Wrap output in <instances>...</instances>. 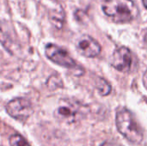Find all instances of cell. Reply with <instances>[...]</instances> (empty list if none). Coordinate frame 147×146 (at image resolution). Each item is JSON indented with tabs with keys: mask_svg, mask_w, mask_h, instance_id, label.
Segmentation results:
<instances>
[{
	"mask_svg": "<svg viewBox=\"0 0 147 146\" xmlns=\"http://www.w3.org/2000/svg\"><path fill=\"white\" fill-rule=\"evenodd\" d=\"M96 89L99 92V94L102 96H109L111 93V86L110 84L103 78L99 77L96 82Z\"/></svg>",
	"mask_w": 147,
	"mask_h": 146,
	"instance_id": "obj_9",
	"label": "cell"
},
{
	"mask_svg": "<svg viewBox=\"0 0 147 146\" xmlns=\"http://www.w3.org/2000/svg\"><path fill=\"white\" fill-rule=\"evenodd\" d=\"M134 64V56L132 52L126 46H121L117 48L112 56L111 65L119 71L127 72L129 71Z\"/></svg>",
	"mask_w": 147,
	"mask_h": 146,
	"instance_id": "obj_6",
	"label": "cell"
},
{
	"mask_svg": "<svg viewBox=\"0 0 147 146\" xmlns=\"http://www.w3.org/2000/svg\"><path fill=\"white\" fill-rule=\"evenodd\" d=\"M102 8L106 15L118 23L129 22L140 14L139 8L133 0H104Z\"/></svg>",
	"mask_w": 147,
	"mask_h": 146,
	"instance_id": "obj_1",
	"label": "cell"
},
{
	"mask_svg": "<svg viewBox=\"0 0 147 146\" xmlns=\"http://www.w3.org/2000/svg\"><path fill=\"white\" fill-rule=\"evenodd\" d=\"M145 43L147 45V33L146 34V36H145Z\"/></svg>",
	"mask_w": 147,
	"mask_h": 146,
	"instance_id": "obj_14",
	"label": "cell"
},
{
	"mask_svg": "<svg viewBox=\"0 0 147 146\" xmlns=\"http://www.w3.org/2000/svg\"><path fill=\"white\" fill-rule=\"evenodd\" d=\"M7 113L17 120H26L33 114L31 102L26 98H16L6 106Z\"/></svg>",
	"mask_w": 147,
	"mask_h": 146,
	"instance_id": "obj_5",
	"label": "cell"
},
{
	"mask_svg": "<svg viewBox=\"0 0 147 146\" xmlns=\"http://www.w3.org/2000/svg\"><path fill=\"white\" fill-rule=\"evenodd\" d=\"M83 110L80 104L73 100L63 99L54 112L55 118L63 123L72 124L77 122L82 116Z\"/></svg>",
	"mask_w": 147,
	"mask_h": 146,
	"instance_id": "obj_3",
	"label": "cell"
},
{
	"mask_svg": "<svg viewBox=\"0 0 147 146\" xmlns=\"http://www.w3.org/2000/svg\"><path fill=\"white\" fill-rule=\"evenodd\" d=\"M143 3H144V6L147 9V0H143Z\"/></svg>",
	"mask_w": 147,
	"mask_h": 146,
	"instance_id": "obj_13",
	"label": "cell"
},
{
	"mask_svg": "<svg viewBox=\"0 0 147 146\" xmlns=\"http://www.w3.org/2000/svg\"><path fill=\"white\" fill-rule=\"evenodd\" d=\"M0 43L10 54H14L19 47L13 30L3 22H0Z\"/></svg>",
	"mask_w": 147,
	"mask_h": 146,
	"instance_id": "obj_8",
	"label": "cell"
},
{
	"mask_svg": "<svg viewBox=\"0 0 147 146\" xmlns=\"http://www.w3.org/2000/svg\"><path fill=\"white\" fill-rule=\"evenodd\" d=\"M45 52L47 57L55 64L61 65L63 67L68 69H78L83 70L80 68L76 61L70 56V54L63 48L59 47L54 44H47L45 48Z\"/></svg>",
	"mask_w": 147,
	"mask_h": 146,
	"instance_id": "obj_4",
	"label": "cell"
},
{
	"mask_svg": "<svg viewBox=\"0 0 147 146\" xmlns=\"http://www.w3.org/2000/svg\"><path fill=\"white\" fill-rule=\"evenodd\" d=\"M78 52L87 58H95L98 56L102 51L100 44L90 35H83L77 42Z\"/></svg>",
	"mask_w": 147,
	"mask_h": 146,
	"instance_id": "obj_7",
	"label": "cell"
},
{
	"mask_svg": "<svg viewBox=\"0 0 147 146\" xmlns=\"http://www.w3.org/2000/svg\"><path fill=\"white\" fill-rule=\"evenodd\" d=\"M50 20L52 22V23L57 28H61L62 25H63V22H64V14L62 10L59 11H56L54 10V12L51 13L50 15Z\"/></svg>",
	"mask_w": 147,
	"mask_h": 146,
	"instance_id": "obj_10",
	"label": "cell"
},
{
	"mask_svg": "<svg viewBox=\"0 0 147 146\" xmlns=\"http://www.w3.org/2000/svg\"><path fill=\"white\" fill-rule=\"evenodd\" d=\"M115 124L119 133L129 142L135 145L142 142L144 139L143 132L129 110H119L116 113Z\"/></svg>",
	"mask_w": 147,
	"mask_h": 146,
	"instance_id": "obj_2",
	"label": "cell"
},
{
	"mask_svg": "<svg viewBox=\"0 0 147 146\" xmlns=\"http://www.w3.org/2000/svg\"><path fill=\"white\" fill-rule=\"evenodd\" d=\"M9 145L10 146H29L27 141L19 134L12 135L9 139Z\"/></svg>",
	"mask_w": 147,
	"mask_h": 146,
	"instance_id": "obj_11",
	"label": "cell"
},
{
	"mask_svg": "<svg viewBox=\"0 0 147 146\" xmlns=\"http://www.w3.org/2000/svg\"><path fill=\"white\" fill-rule=\"evenodd\" d=\"M143 83H144L145 87L147 89V70L146 71V72L144 73V76H143Z\"/></svg>",
	"mask_w": 147,
	"mask_h": 146,
	"instance_id": "obj_12",
	"label": "cell"
}]
</instances>
